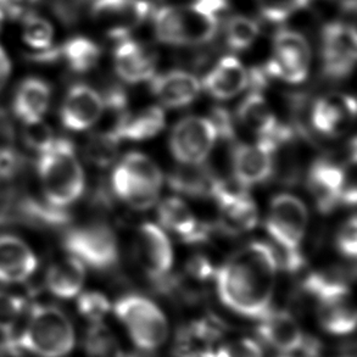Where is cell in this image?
Instances as JSON below:
<instances>
[{
	"label": "cell",
	"mask_w": 357,
	"mask_h": 357,
	"mask_svg": "<svg viewBox=\"0 0 357 357\" xmlns=\"http://www.w3.org/2000/svg\"><path fill=\"white\" fill-rule=\"evenodd\" d=\"M78 312L92 324L102 322L109 314L112 305L107 296L98 291H87L78 298Z\"/></svg>",
	"instance_id": "38"
},
{
	"label": "cell",
	"mask_w": 357,
	"mask_h": 357,
	"mask_svg": "<svg viewBox=\"0 0 357 357\" xmlns=\"http://www.w3.org/2000/svg\"><path fill=\"white\" fill-rule=\"evenodd\" d=\"M86 268L81 261L70 256L54 264L47 273V288L60 299H73L82 289Z\"/></svg>",
	"instance_id": "28"
},
{
	"label": "cell",
	"mask_w": 357,
	"mask_h": 357,
	"mask_svg": "<svg viewBox=\"0 0 357 357\" xmlns=\"http://www.w3.org/2000/svg\"><path fill=\"white\" fill-rule=\"evenodd\" d=\"M156 68L155 54L142 44L122 39L115 50V70L127 83H139L153 78Z\"/></svg>",
	"instance_id": "22"
},
{
	"label": "cell",
	"mask_w": 357,
	"mask_h": 357,
	"mask_svg": "<svg viewBox=\"0 0 357 357\" xmlns=\"http://www.w3.org/2000/svg\"><path fill=\"white\" fill-rule=\"evenodd\" d=\"M355 114L356 102L353 97L329 94L314 102L310 119L316 132L327 137H338L348 130Z\"/></svg>",
	"instance_id": "15"
},
{
	"label": "cell",
	"mask_w": 357,
	"mask_h": 357,
	"mask_svg": "<svg viewBox=\"0 0 357 357\" xmlns=\"http://www.w3.org/2000/svg\"><path fill=\"white\" fill-rule=\"evenodd\" d=\"M22 38L31 48L44 52L53 43V24L39 15L26 14L22 24Z\"/></svg>",
	"instance_id": "35"
},
{
	"label": "cell",
	"mask_w": 357,
	"mask_h": 357,
	"mask_svg": "<svg viewBox=\"0 0 357 357\" xmlns=\"http://www.w3.org/2000/svg\"><path fill=\"white\" fill-rule=\"evenodd\" d=\"M229 357H264L262 349L252 339L244 338L227 345Z\"/></svg>",
	"instance_id": "46"
},
{
	"label": "cell",
	"mask_w": 357,
	"mask_h": 357,
	"mask_svg": "<svg viewBox=\"0 0 357 357\" xmlns=\"http://www.w3.org/2000/svg\"><path fill=\"white\" fill-rule=\"evenodd\" d=\"M24 139L29 148L42 153L52 145L55 137L52 128L43 120H39L24 123Z\"/></svg>",
	"instance_id": "41"
},
{
	"label": "cell",
	"mask_w": 357,
	"mask_h": 357,
	"mask_svg": "<svg viewBox=\"0 0 357 357\" xmlns=\"http://www.w3.org/2000/svg\"><path fill=\"white\" fill-rule=\"evenodd\" d=\"M166 123L165 112L161 107H149L137 114L126 112L112 126L110 132L117 139L142 142L154 138L164 130Z\"/></svg>",
	"instance_id": "25"
},
{
	"label": "cell",
	"mask_w": 357,
	"mask_h": 357,
	"mask_svg": "<svg viewBox=\"0 0 357 357\" xmlns=\"http://www.w3.org/2000/svg\"><path fill=\"white\" fill-rule=\"evenodd\" d=\"M310 63L311 50L304 36L290 29H280L273 40V55L264 71L268 77L300 83L307 77Z\"/></svg>",
	"instance_id": "8"
},
{
	"label": "cell",
	"mask_w": 357,
	"mask_h": 357,
	"mask_svg": "<svg viewBox=\"0 0 357 357\" xmlns=\"http://www.w3.org/2000/svg\"><path fill=\"white\" fill-rule=\"evenodd\" d=\"M234 179L246 188L264 183L273 174V153L262 140L255 144H238L233 148Z\"/></svg>",
	"instance_id": "16"
},
{
	"label": "cell",
	"mask_w": 357,
	"mask_h": 357,
	"mask_svg": "<svg viewBox=\"0 0 357 357\" xmlns=\"http://www.w3.org/2000/svg\"><path fill=\"white\" fill-rule=\"evenodd\" d=\"M63 248L96 270H109L119 261L116 236L105 223H91L70 229L63 237Z\"/></svg>",
	"instance_id": "6"
},
{
	"label": "cell",
	"mask_w": 357,
	"mask_h": 357,
	"mask_svg": "<svg viewBox=\"0 0 357 357\" xmlns=\"http://www.w3.org/2000/svg\"><path fill=\"white\" fill-rule=\"evenodd\" d=\"M150 91L165 107L179 109L192 104L200 93V82L192 73L174 70L153 76Z\"/></svg>",
	"instance_id": "19"
},
{
	"label": "cell",
	"mask_w": 357,
	"mask_h": 357,
	"mask_svg": "<svg viewBox=\"0 0 357 357\" xmlns=\"http://www.w3.org/2000/svg\"><path fill=\"white\" fill-rule=\"evenodd\" d=\"M187 272L188 277L199 282H205V280L215 278L216 270L213 268V264L204 256H195L192 260L189 261L187 266Z\"/></svg>",
	"instance_id": "45"
},
{
	"label": "cell",
	"mask_w": 357,
	"mask_h": 357,
	"mask_svg": "<svg viewBox=\"0 0 357 357\" xmlns=\"http://www.w3.org/2000/svg\"><path fill=\"white\" fill-rule=\"evenodd\" d=\"M114 310L132 342L144 351L159 348L169 337V324L164 312L145 296L125 295L117 300Z\"/></svg>",
	"instance_id": "5"
},
{
	"label": "cell",
	"mask_w": 357,
	"mask_h": 357,
	"mask_svg": "<svg viewBox=\"0 0 357 357\" xmlns=\"http://www.w3.org/2000/svg\"><path fill=\"white\" fill-rule=\"evenodd\" d=\"M259 33L260 29L257 22L245 16H234L226 26L227 44L229 48L237 52L249 48Z\"/></svg>",
	"instance_id": "37"
},
{
	"label": "cell",
	"mask_w": 357,
	"mask_h": 357,
	"mask_svg": "<svg viewBox=\"0 0 357 357\" xmlns=\"http://www.w3.org/2000/svg\"><path fill=\"white\" fill-rule=\"evenodd\" d=\"M135 256L146 275L159 283L174 265V249L167 234L154 223L140 226L135 239Z\"/></svg>",
	"instance_id": "10"
},
{
	"label": "cell",
	"mask_w": 357,
	"mask_h": 357,
	"mask_svg": "<svg viewBox=\"0 0 357 357\" xmlns=\"http://www.w3.org/2000/svg\"><path fill=\"white\" fill-rule=\"evenodd\" d=\"M218 135L211 121L199 116L184 117L174 127L169 148L181 164H202L213 151Z\"/></svg>",
	"instance_id": "9"
},
{
	"label": "cell",
	"mask_w": 357,
	"mask_h": 357,
	"mask_svg": "<svg viewBox=\"0 0 357 357\" xmlns=\"http://www.w3.org/2000/svg\"><path fill=\"white\" fill-rule=\"evenodd\" d=\"M102 97L87 84H73L68 89L60 109V120L65 128L75 132L91 128L102 117Z\"/></svg>",
	"instance_id": "13"
},
{
	"label": "cell",
	"mask_w": 357,
	"mask_h": 357,
	"mask_svg": "<svg viewBox=\"0 0 357 357\" xmlns=\"http://www.w3.org/2000/svg\"><path fill=\"white\" fill-rule=\"evenodd\" d=\"M295 353L301 354V357H321L322 347L317 339L310 335H304L301 345Z\"/></svg>",
	"instance_id": "48"
},
{
	"label": "cell",
	"mask_w": 357,
	"mask_h": 357,
	"mask_svg": "<svg viewBox=\"0 0 357 357\" xmlns=\"http://www.w3.org/2000/svg\"><path fill=\"white\" fill-rule=\"evenodd\" d=\"M52 99L48 83L37 77H29L20 83L15 92L13 110L24 123L43 119Z\"/></svg>",
	"instance_id": "26"
},
{
	"label": "cell",
	"mask_w": 357,
	"mask_h": 357,
	"mask_svg": "<svg viewBox=\"0 0 357 357\" xmlns=\"http://www.w3.org/2000/svg\"><path fill=\"white\" fill-rule=\"evenodd\" d=\"M257 333L264 342L282 353H295L304 339L298 321L283 310H270L264 314Z\"/></svg>",
	"instance_id": "20"
},
{
	"label": "cell",
	"mask_w": 357,
	"mask_h": 357,
	"mask_svg": "<svg viewBox=\"0 0 357 357\" xmlns=\"http://www.w3.org/2000/svg\"><path fill=\"white\" fill-rule=\"evenodd\" d=\"M91 13L112 38L122 40L143 24L150 5L144 0H94Z\"/></svg>",
	"instance_id": "12"
},
{
	"label": "cell",
	"mask_w": 357,
	"mask_h": 357,
	"mask_svg": "<svg viewBox=\"0 0 357 357\" xmlns=\"http://www.w3.org/2000/svg\"><path fill=\"white\" fill-rule=\"evenodd\" d=\"M319 321L333 335H347L356 327V309L350 289L319 300Z\"/></svg>",
	"instance_id": "24"
},
{
	"label": "cell",
	"mask_w": 357,
	"mask_h": 357,
	"mask_svg": "<svg viewBox=\"0 0 357 357\" xmlns=\"http://www.w3.org/2000/svg\"><path fill=\"white\" fill-rule=\"evenodd\" d=\"M248 82L249 73L244 65L234 56H225L203 78V88L215 99L227 100L237 97Z\"/></svg>",
	"instance_id": "21"
},
{
	"label": "cell",
	"mask_w": 357,
	"mask_h": 357,
	"mask_svg": "<svg viewBox=\"0 0 357 357\" xmlns=\"http://www.w3.org/2000/svg\"><path fill=\"white\" fill-rule=\"evenodd\" d=\"M11 73V63L8 54L0 45V91L4 88Z\"/></svg>",
	"instance_id": "49"
},
{
	"label": "cell",
	"mask_w": 357,
	"mask_h": 357,
	"mask_svg": "<svg viewBox=\"0 0 357 357\" xmlns=\"http://www.w3.org/2000/svg\"><path fill=\"white\" fill-rule=\"evenodd\" d=\"M120 140L110 130L92 135L86 145L87 159L98 167H107L116 158Z\"/></svg>",
	"instance_id": "36"
},
{
	"label": "cell",
	"mask_w": 357,
	"mask_h": 357,
	"mask_svg": "<svg viewBox=\"0 0 357 357\" xmlns=\"http://www.w3.org/2000/svg\"><path fill=\"white\" fill-rule=\"evenodd\" d=\"M208 120L211 121L213 128L216 130L218 138L222 140H232L236 135V130H234V123H233L232 116L231 114L223 109V107H215L211 115L208 117Z\"/></svg>",
	"instance_id": "44"
},
{
	"label": "cell",
	"mask_w": 357,
	"mask_h": 357,
	"mask_svg": "<svg viewBox=\"0 0 357 357\" xmlns=\"http://www.w3.org/2000/svg\"><path fill=\"white\" fill-rule=\"evenodd\" d=\"M102 50L96 42L86 37H73L58 48L39 52L36 59L38 61L63 60L73 73H86L97 66Z\"/></svg>",
	"instance_id": "23"
},
{
	"label": "cell",
	"mask_w": 357,
	"mask_h": 357,
	"mask_svg": "<svg viewBox=\"0 0 357 357\" xmlns=\"http://www.w3.org/2000/svg\"><path fill=\"white\" fill-rule=\"evenodd\" d=\"M84 350L88 357H122L115 335L102 322L93 324L84 338Z\"/></svg>",
	"instance_id": "34"
},
{
	"label": "cell",
	"mask_w": 357,
	"mask_h": 357,
	"mask_svg": "<svg viewBox=\"0 0 357 357\" xmlns=\"http://www.w3.org/2000/svg\"><path fill=\"white\" fill-rule=\"evenodd\" d=\"M261 14L266 19L280 22L288 19L290 15L294 14L298 10L303 9L307 5L310 0H256Z\"/></svg>",
	"instance_id": "39"
},
{
	"label": "cell",
	"mask_w": 357,
	"mask_h": 357,
	"mask_svg": "<svg viewBox=\"0 0 357 357\" xmlns=\"http://www.w3.org/2000/svg\"><path fill=\"white\" fill-rule=\"evenodd\" d=\"M26 301L21 296L0 293V328L13 332L24 312Z\"/></svg>",
	"instance_id": "40"
},
{
	"label": "cell",
	"mask_w": 357,
	"mask_h": 357,
	"mask_svg": "<svg viewBox=\"0 0 357 357\" xmlns=\"http://www.w3.org/2000/svg\"><path fill=\"white\" fill-rule=\"evenodd\" d=\"M37 169L49 204L65 208L81 198L86 179L70 140L55 138L49 148L39 153Z\"/></svg>",
	"instance_id": "2"
},
{
	"label": "cell",
	"mask_w": 357,
	"mask_h": 357,
	"mask_svg": "<svg viewBox=\"0 0 357 357\" xmlns=\"http://www.w3.org/2000/svg\"><path fill=\"white\" fill-rule=\"evenodd\" d=\"M347 169L332 160L319 159L307 174V188L321 213H329L342 204Z\"/></svg>",
	"instance_id": "14"
},
{
	"label": "cell",
	"mask_w": 357,
	"mask_h": 357,
	"mask_svg": "<svg viewBox=\"0 0 357 357\" xmlns=\"http://www.w3.org/2000/svg\"><path fill=\"white\" fill-rule=\"evenodd\" d=\"M158 218L162 227L188 244H199L208 241L213 226L202 222L182 199L167 198L160 204Z\"/></svg>",
	"instance_id": "17"
},
{
	"label": "cell",
	"mask_w": 357,
	"mask_h": 357,
	"mask_svg": "<svg viewBox=\"0 0 357 357\" xmlns=\"http://www.w3.org/2000/svg\"><path fill=\"white\" fill-rule=\"evenodd\" d=\"M237 116L241 125L255 133L259 138L271 135L280 125L268 102L259 92H251L241 102Z\"/></svg>",
	"instance_id": "29"
},
{
	"label": "cell",
	"mask_w": 357,
	"mask_h": 357,
	"mask_svg": "<svg viewBox=\"0 0 357 357\" xmlns=\"http://www.w3.org/2000/svg\"><path fill=\"white\" fill-rule=\"evenodd\" d=\"M16 343L34 356L65 357L75 348L76 335L71 319L63 310L50 305H36Z\"/></svg>",
	"instance_id": "3"
},
{
	"label": "cell",
	"mask_w": 357,
	"mask_h": 357,
	"mask_svg": "<svg viewBox=\"0 0 357 357\" xmlns=\"http://www.w3.org/2000/svg\"><path fill=\"white\" fill-rule=\"evenodd\" d=\"M218 26L216 14L197 3L185 6H165L155 15V34L162 43H206L216 36Z\"/></svg>",
	"instance_id": "4"
},
{
	"label": "cell",
	"mask_w": 357,
	"mask_h": 357,
	"mask_svg": "<svg viewBox=\"0 0 357 357\" xmlns=\"http://www.w3.org/2000/svg\"><path fill=\"white\" fill-rule=\"evenodd\" d=\"M37 266V257L22 239L0 234V283H22L33 275Z\"/></svg>",
	"instance_id": "18"
},
{
	"label": "cell",
	"mask_w": 357,
	"mask_h": 357,
	"mask_svg": "<svg viewBox=\"0 0 357 357\" xmlns=\"http://www.w3.org/2000/svg\"><path fill=\"white\" fill-rule=\"evenodd\" d=\"M117 166L132 178L140 181L154 188H161L164 182L159 166L146 155L138 151L128 153Z\"/></svg>",
	"instance_id": "33"
},
{
	"label": "cell",
	"mask_w": 357,
	"mask_h": 357,
	"mask_svg": "<svg viewBox=\"0 0 357 357\" xmlns=\"http://www.w3.org/2000/svg\"><path fill=\"white\" fill-rule=\"evenodd\" d=\"M22 165L24 159L19 151L9 146L0 148V181L14 178L22 169Z\"/></svg>",
	"instance_id": "43"
},
{
	"label": "cell",
	"mask_w": 357,
	"mask_h": 357,
	"mask_svg": "<svg viewBox=\"0 0 357 357\" xmlns=\"http://www.w3.org/2000/svg\"><path fill=\"white\" fill-rule=\"evenodd\" d=\"M357 55L356 29L353 26L333 22L322 33L324 71L328 77L340 79L353 71Z\"/></svg>",
	"instance_id": "11"
},
{
	"label": "cell",
	"mask_w": 357,
	"mask_h": 357,
	"mask_svg": "<svg viewBox=\"0 0 357 357\" xmlns=\"http://www.w3.org/2000/svg\"><path fill=\"white\" fill-rule=\"evenodd\" d=\"M17 213L24 221L42 227H63L70 221L66 210L52 204L39 203L32 198H24L17 205Z\"/></svg>",
	"instance_id": "31"
},
{
	"label": "cell",
	"mask_w": 357,
	"mask_h": 357,
	"mask_svg": "<svg viewBox=\"0 0 357 357\" xmlns=\"http://www.w3.org/2000/svg\"><path fill=\"white\" fill-rule=\"evenodd\" d=\"M39 0H0V9L10 17L24 16L26 11Z\"/></svg>",
	"instance_id": "47"
},
{
	"label": "cell",
	"mask_w": 357,
	"mask_h": 357,
	"mask_svg": "<svg viewBox=\"0 0 357 357\" xmlns=\"http://www.w3.org/2000/svg\"><path fill=\"white\" fill-rule=\"evenodd\" d=\"M309 222L305 204L291 194L275 195L266 218V229L280 252L299 251Z\"/></svg>",
	"instance_id": "7"
},
{
	"label": "cell",
	"mask_w": 357,
	"mask_h": 357,
	"mask_svg": "<svg viewBox=\"0 0 357 357\" xmlns=\"http://www.w3.org/2000/svg\"><path fill=\"white\" fill-rule=\"evenodd\" d=\"M347 271L333 267L307 275V278L303 283V288L309 295L319 300L328 295L349 289Z\"/></svg>",
	"instance_id": "32"
},
{
	"label": "cell",
	"mask_w": 357,
	"mask_h": 357,
	"mask_svg": "<svg viewBox=\"0 0 357 357\" xmlns=\"http://www.w3.org/2000/svg\"><path fill=\"white\" fill-rule=\"evenodd\" d=\"M112 188L117 198L137 210L151 208L159 198L160 189L132 178L119 166L112 172Z\"/></svg>",
	"instance_id": "30"
},
{
	"label": "cell",
	"mask_w": 357,
	"mask_h": 357,
	"mask_svg": "<svg viewBox=\"0 0 357 357\" xmlns=\"http://www.w3.org/2000/svg\"><path fill=\"white\" fill-rule=\"evenodd\" d=\"M218 177L202 164H182L169 174V184L174 192L192 198H211Z\"/></svg>",
	"instance_id": "27"
},
{
	"label": "cell",
	"mask_w": 357,
	"mask_h": 357,
	"mask_svg": "<svg viewBox=\"0 0 357 357\" xmlns=\"http://www.w3.org/2000/svg\"><path fill=\"white\" fill-rule=\"evenodd\" d=\"M5 17H6V15H5L3 10L0 9V31L3 29V24H4L5 22Z\"/></svg>",
	"instance_id": "50"
},
{
	"label": "cell",
	"mask_w": 357,
	"mask_h": 357,
	"mask_svg": "<svg viewBox=\"0 0 357 357\" xmlns=\"http://www.w3.org/2000/svg\"><path fill=\"white\" fill-rule=\"evenodd\" d=\"M278 267L270 244L251 241L216 270L220 299L236 314L260 319L271 310Z\"/></svg>",
	"instance_id": "1"
},
{
	"label": "cell",
	"mask_w": 357,
	"mask_h": 357,
	"mask_svg": "<svg viewBox=\"0 0 357 357\" xmlns=\"http://www.w3.org/2000/svg\"><path fill=\"white\" fill-rule=\"evenodd\" d=\"M357 226L356 218L351 216L348 221L339 228L335 238L337 249L342 255L348 259H355L357 252Z\"/></svg>",
	"instance_id": "42"
}]
</instances>
